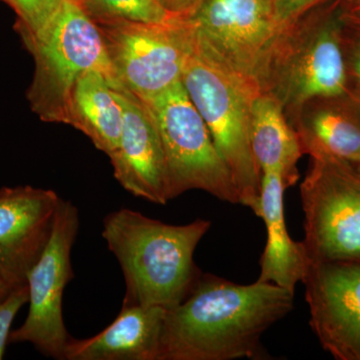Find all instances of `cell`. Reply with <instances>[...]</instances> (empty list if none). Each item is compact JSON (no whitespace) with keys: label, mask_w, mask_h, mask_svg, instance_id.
Wrapping results in <instances>:
<instances>
[{"label":"cell","mask_w":360,"mask_h":360,"mask_svg":"<svg viewBox=\"0 0 360 360\" xmlns=\"http://www.w3.org/2000/svg\"><path fill=\"white\" fill-rule=\"evenodd\" d=\"M293 302L276 284L243 285L202 274L186 300L167 310L158 360L266 359L262 335Z\"/></svg>","instance_id":"1"},{"label":"cell","mask_w":360,"mask_h":360,"mask_svg":"<svg viewBox=\"0 0 360 360\" xmlns=\"http://www.w3.org/2000/svg\"><path fill=\"white\" fill-rule=\"evenodd\" d=\"M210 226V220L201 219L167 224L129 208L108 213L103 238L122 267V305L169 310L184 302L202 274L194 252Z\"/></svg>","instance_id":"2"},{"label":"cell","mask_w":360,"mask_h":360,"mask_svg":"<svg viewBox=\"0 0 360 360\" xmlns=\"http://www.w3.org/2000/svg\"><path fill=\"white\" fill-rule=\"evenodd\" d=\"M343 4L307 9L281 25L258 75V89L283 108L288 122L303 103L349 90L342 44Z\"/></svg>","instance_id":"3"},{"label":"cell","mask_w":360,"mask_h":360,"mask_svg":"<svg viewBox=\"0 0 360 360\" xmlns=\"http://www.w3.org/2000/svg\"><path fill=\"white\" fill-rule=\"evenodd\" d=\"M22 44L35 66L26 98L30 110L42 122L68 124L73 87L86 71H101L113 89L122 86L98 27L75 0H63L56 18L39 39Z\"/></svg>","instance_id":"4"},{"label":"cell","mask_w":360,"mask_h":360,"mask_svg":"<svg viewBox=\"0 0 360 360\" xmlns=\"http://www.w3.org/2000/svg\"><path fill=\"white\" fill-rule=\"evenodd\" d=\"M181 84L233 177L239 205L260 217L262 172L250 139L251 108L260 94L212 65L193 44L182 70Z\"/></svg>","instance_id":"5"},{"label":"cell","mask_w":360,"mask_h":360,"mask_svg":"<svg viewBox=\"0 0 360 360\" xmlns=\"http://www.w3.org/2000/svg\"><path fill=\"white\" fill-rule=\"evenodd\" d=\"M143 103L153 113L160 131L167 161L169 200L198 189L225 202L239 205L233 177L181 80Z\"/></svg>","instance_id":"6"},{"label":"cell","mask_w":360,"mask_h":360,"mask_svg":"<svg viewBox=\"0 0 360 360\" xmlns=\"http://www.w3.org/2000/svg\"><path fill=\"white\" fill-rule=\"evenodd\" d=\"M184 21L200 56L260 94V68L281 27L272 0H203Z\"/></svg>","instance_id":"7"},{"label":"cell","mask_w":360,"mask_h":360,"mask_svg":"<svg viewBox=\"0 0 360 360\" xmlns=\"http://www.w3.org/2000/svg\"><path fill=\"white\" fill-rule=\"evenodd\" d=\"M309 158L300 184L309 260L360 262V172L335 156Z\"/></svg>","instance_id":"8"},{"label":"cell","mask_w":360,"mask_h":360,"mask_svg":"<svg viewBox=\"0 0 360 360\" xmlns=\"http://www.w3.org/2000/svg\"><path fill=\"white\" fill-rule=\"evenodd\" d=\"M96 25L118 82L142 101L162 94L181 80L191 49L186 21L111 20L96 21Z\"/></svg>","instance_id":"9"},{"label":"cell","mask_w":360,"mask_h":360,"mask_svg":"<svg viewBox=\"0 0 360 360\" xmlns=\"http://www.w3.org/2000/svg\"><path fill=\"white\" fill-rule=\"evenodd\" d=\"M79 224L77 206L61 200L49 245L28 276L27 316L11 331L9 342L30 343L45 356L63 359L70 340L63 319V295L75 277L71 251Z\"/></svg>","instance_id":"10"},{"label":"cell","mask_w":360,"mask_h":360,"mask_svg":"<svg viewBox=\"0 0 360 360\" xmlns=\"http://www.w3.org/2000/svg\"><path fill=\"white\" fill-rule=\"evenodd\" d=\"M302 283L322 348L338 360H360V262H310Z\"/></svg>","instance_id":"11"},{"label":"cell","mask_w":360,"mask_h":360,"mask_svg":"<svg viewBox=\"0 0 360 360\" xmlns=\"http://www.w3.org/2000/svg\"><path fill=\"white\" fill-rule=\"evenodd\" d=\"M61 200L52 189L0 188V278L11 290L27 284L49 245Z\"/></svg>","instance_id":"12"},{"label":"cell","mask_w":360,"mask_h":360,"mask_svg":"<svg viewBox=\"0 0 360 360\" xmlns=\"http://www.w3.org/2000/svg\"><path fill=\"white\" fill-rule=\"evenodd\" d=\"M123 123L117 148L108 158L118 184L135 198L165 205L169 201L165 150L148 105L124 86L115 89Z\"/></svg>","instance_id":"13"},{"label":"cell","mask_w":360,"mask_h":360,"mask_svg":"<svg viewBox=\"0 0 360 360\" xmlns=\"http://www.w3.org/2000/svg\"><path fill=\"white\" fill-rule=\"evenodd\" d=\"M290 124L303 155H328L360 162V97L352 89L309 99Z\"/></svg>","instance_id":"14"},{"label":"cell","mask_w":360,"mask_h":360,"mask_svg":"<svg viewBox=\"0 0 360 360\" xmlns=\"http://www.w3.org/2000/svg\"><path fill=\"white\" fill-rule=\"evenodd\" d=\"M167 309L158 307L122 305L115 321L98 335L71 338L66 360H158Z\"/></svg>","instance_id":"15"},{"label":"cell","mask_w":360,"mask_h":360,"mask_svg":"<svg viewBox=\"0 0 360 360\" xmlns=\"http://www.w3.org/2000/svg\"><path fill=\"white\" fill-rule=\"evenodd\" d=\"M285 186L281 175L262 172V214L267 229L266 245L260 258L257 281L276 284L295 295L297 283H302L310 262L302 243L290 238L284 219L283 193Z\"/></svg>","instance_id":"16"},{"label":"cell","mask_w":360,"mask_h":360,"mask_svg":"<svg viewBox=\"0 0 360 360\" xmlns=\"http://www.w3.org/2000/svg\"><path fill=\"white\" fill-rule=\"evenodd\" d=\"M123 111L115 89L99 70L84 72L71 94L68 124L86 135L98 150L110 156L122 135Z\"/></svg>","instance_id":"17"},{"label":"cell","mask_w":360,"mask_h":360,"mask_svg":"<svg viewBox=\"0 0 360 360\" xmlns=\"http://www.w3.org/2000/svg\"><path fill=\"white\" fill-rule=\"evenodd\" d=\"M251 148L262 172L281 175L285 188L300 179L298 160L302 144L283 108L266 94H258L251 108Z\"/></svg>","instance_id":"18"},{"label":"cell","mask_w":360,"mask_h":360,"mask_svg":"<svg viewBox=\"0 0 360 360\" xmlns=\"http://www.w3.org/2000/svg\"><path fill=\"white\" fill-rule=\"evenodd\" d=\"M80 6L94 21L125 20L165 23L172 18L158 0H82Z\"/></svg>","instance_id":"19"},{"label":"cell","mask_w":360,"mask_h":360,"mask_svg":"<svg viewBox=\"0 0 360 360\" xmlns=\"http://www.w3.org/2000/svg\"><path fill=\"white\" fill-rule=\"evenodd\" d=\"M16 14L15 30L21 40L39 39L51 25L63 0H1Z\"/></svg>","instance_id":"20"},{"label":"cell","mask_w":360,"mask_h":360,"mask_svg":"<svg viewBox=\"0 0 360 360\" xmlns=\"http://www.w3.org/2000/svg\"><path fill=\"white\" fill-rule=\"evenodd\" d=\"M341 44L350 85L360 84V7L343 4Z\"/></svg>","instance_id":"21"},{"label":"cell","mask_w":360,"mask_h":360,"mask_svg":"<svg viewBox=\"0 0 360 360\" xmlns=\"http://www.w3.org/2000/svg\"><path fill=\"white\" fill-rule=\"evenodd\" d=\"M28 300H30V291L26 284L11 290L8 295L0 302V360L4 359L6 354L14 319L18 311L25 307L26 303H28Z\"/></svg>","instance_id":"22"},{"label":"cell","mask_w":360,"mask_h":360,"mask_svg":"<svg viewBox=\"0 0 360 360\" xmlns=\"http://www.w3.org/2000/svg\"><path fill=\"white\" fill-rule=\"evenodd\" d=\"M323 0H272L277 20L283 25Z\"/></svg>","instance_id":"23"},{"label":"cell","mask_w":360,"mask_h":360,"mask_svg":"<svg viewBox=\"0 0 360 360\" xmlns=\"http://www.w3.org/2000/svg\"><path fill=\"white\" fill-rule=\"evenodd\" d=\"M172 18L180 20H187L195 13L203 0H158Z\"/></svg>","instance_id":"24"},{"label":"cell","mask_w":360,"mask_h":360,"mask_svg":"<svg viewBox=\"0 0 360 360\" xmlns=\"http://www.w3.org/2000/svg\"><path fill=\"white\" fill-rule=\"evenodd\" d=\"M11 288L1 278H0V302L4 300L8 293L11 292Z\"/></svg>","instance_id":"25"},{"label":"cell","mask_w":360,"mask_h":360,"mask_svg":"<svg viewBox=\"0 0 360 360\" xmlns=\"http://www.w3.org/2000/svg\"><path fill=\"white\" fill-rule=\"evenodd\" d=\"M347 4L345 6L352 7H360V0H345Z\"/></svg>","instance_id":"26"},{"label":"cell","mask_w":360,"mask_h":360,"mask_svg":"<svg viewBox=\"0 0 360 360\" xmlns=\"http://www.w3.org/2000/svg\"><path fill=\"white\" fill-rule=\"evenodd\" d=\"M349 89L354 91L357 96H360V84L350 85Z\"/></svg>","instance_id":"27"},{"label":"cell","mask_w":360,"mask_h":360,"mask_svg":"<svg viewBox=\"0 0 360 360\" xmlns=\"http://www.w3.org/2000/svg\"><path fill=\"white\" fill-rule=\"evenodd\" d=\"M352 163H354V167H356L357 169H359L360 172V162H352Z\"/></svg>","instance_id":"28"},{"label":"cell","mask_w":360,"mask_h":360,"mask_svg":"<svg viewBox=\"0 0 360 360\" xmlns=\"http://www.w3.org/2000/svg\"><path fill=\"white\" fill-rule=\"evenodd\" d=\"M75 1H77L78 2V4H79V2L82 1V0H75Z\"/></svg>","instance_id":"29"},{"label":"cell","mask_w":360,"mask_h":360,"mask_svg":"<svg viewBox=\"0 0 360 360\" xmlns=\"http://www.w3.org/2000/svg\"><path fill=\"white\" fill-rule=\"evenodd\" d=\"M360 97V96H359Z\"/></svg>","instance_id":"30"}]
</instances>
